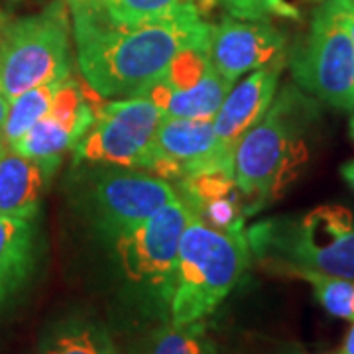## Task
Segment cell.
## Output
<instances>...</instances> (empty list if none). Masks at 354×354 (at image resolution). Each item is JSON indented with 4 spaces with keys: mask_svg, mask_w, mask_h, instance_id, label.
Here are the masks:
<instances>
[{
    "mask_svg": "<svg viewBox=\"0 0 354 354\" xmlns=\"http://www.w3.org/2000/svg\"><path fill=\"white\" fill-rule=\"evenodd\" d=\"M75 64L102 99L142 97L189 50L207 48L209 28L195 2H179L160 18L132 26L111 22L104 10L71 16Z\"/></svg>",
    "mask_w": 354,
    "mask_h": 354,
    "instance_id": "cell-1",
    "label": "cell"
},
{
    "mask_svg": "<svg viewBox=\"0 0 354 354\" xmlns=\"http://www.w3.org/2000/svg\"><path fill=\"white\" fill-rule=\"evenodd\" d=\"M319 106L295 85L281 88L264 116L239 142L232 174L246 215H256L283 195L311 158L309 136Z\"/></svg>",
    "mask_w": 354,
    "mask_h": 354,
    "instance_id": "cell-2",
    "label": "cell"
},
{
    "mask_svg": "<svg viewBox=\"0 0 354 354\" xmlns=\"http://www.w3.org/2000/svg\"><path fill=\"white\" fill-rule=\"evenodd\" d=\"M246 241L272 274L309 270L354 279V213L341 205L260 221L246 230Z\"/></svg>",
    "mask_w": 354,
    "mask_h": 354,
    "instance_id": "cell-3",
    "label": "cell"
},
{
    "mask_svg": "<svg viewBox=\"0 0 354 354\" xmlns=\"http://www.w3.org/2000/svg\"><path fill=\"white\" fill-rule=\"evenodd\" d=\"M248 258L246 232H223L189 213L177 248L167 321L183 325L213 315L241 281Z\"/></svg>",
    "mask_w": 354,
    "mask_h": 354,
    "instance_id": "cell-4",
    "label": "cell"
},
{
    "mask_svg": "<svg viewBox=\"0 0 354 354\" xmlns=\"http://www.w3.org/2000/svg\"><path fill=\"white\" fill-rule=\"evenodd\" d=\"M73 62V26L65 0H53L0 30V93L6 101L69 79Z\"/></svg>",
    "mask_w": 354,
    "mask_h": 354,
    "instance_id": "cell-5",
    "label": "cell"
},
{
    "mask_svg": "<svg viewBox=\"0 0 354 354\" xmlns=\"http://www.w3.org/2000/svg\"><path fill=\"white\" fill-rule=\"evenodd\" d=\"M189 221V209L177 197L142 225L116 236L113 244L118 272L134 295L150 309H164L174 286L177 248Z\"/></svg>",
    "mask_w": 354,
    "mask_h": 354,
    "instance_id": "cell-6",
    "label": "cell"
},
{
    "mask_svg": "<svg viewBox=\"0 0 354 354\" xmlns=\"http://www.w3.org/2000/svg\"><path fill=\"white\" fill-rule=\"evenodd\" d=\"M176 199V187L167 179L114 165H95L93 171L85 174L81 189V207L88 225L109 242Z\"/></svg>",
    "mask_w": 354,
    "mask_h": 354,
    "instance_id": "cell-7",
    "label": "cell"
},
{
    "mask_svg": "<svg viewBox=\"0 0 354 354\" xmlns=\"http://www.w3.org/2000/svg\"><path fill=\"white\" fill-rule=\"evenodd\" d=\"M290 69L301 91L335 109L354 111V44L327 2L291 51Z\"/></svg>",
    "mask_w": 354,
    "mask_h": 354,
    "instance_id": "cell-8",
    "label": "cell"
},
{
    "mask_svg": "<svg viewBox=\"0 0 354 354\" xmlns=\"http://www.w3.org/2000/svg\"><path fill=\"white\" fill-rule=\"evenodd\" d=\"M162 118V111L146 97L106 101L87 134L71 148L73 162L144 169Z\"/></svg>",
    "mask_w": 354,
    "mask_h": 354,
    "instance_id": "cell-9",
    "label": "cell"
},
{
    "mask_svg": "<svg viewBox=\"0 0 354 354\" xmlns=\"http://www.w3.org/2000/svg\"><path fill=\"white\" fill-rule=\"evenodd\" d=\"M142 171L179 181L211 171L232 174V165L218 150L213 120L164 116Z\"/></svg>",
    "mask_w": 354,
    "mask_h": 354,
    "instance_id": "cell-10",
    "label": "cell"
},
{
    "mask_svg": "<svg viewBox=\"0 0 354 354\" xmlns=\"http://www.w3.org/2000/svg\"><path fill=\"white\" fill-rule=\"evenodd\" d=\"M207 55L218 75L234 85L256 69L286 64L288 41L270 20L227 16L209 28Z\"/></svg>",
    "mask_w": 354,
    "mask_h": 354,
    "instance_id": "cell-11",
    "label": "cell"
},
{
    "mask_svg": "<svg viewBox=\"0 0 354 354\" xmlns=\"http://www.w3.org/2000/svg\"><path fill=\"white\" fill-rule=\"evenodd\" d=\"M232 85L218 75L209 62L207 48L185 51L169 73L142 97L162 111L164 116L213 120Z\"/></svg>",
    "mask_w": 354,
    "mask_h": 354,
    "instance_id": "cell-12",
    "label": "cell"
},
{
    "mask_svg": "<svg viewBox=\"0 0 354 354\" xmlns=\"http://www.w3.org/2000/svg\"><path fill=\"white\" fill-rule=\"evenodd\" d=\"M41 256L38 215H0V321L34 288Z\"/></svg>",
    "mask_w": 354,
    "mask_h": 354,
    "instance_id": "cell-13",
    "label": "cell"
},
{
    "mask_svg": "<svg viewBox=\"0 0 354 354\" xmlns=\"http://www.w3.org/2000/svg\"><path fill=\"white\" fill-rule=\"evenodd\" d=\"M97 113L75 79H67L55 95L50 113L26 132L12 146L28 158H55L71 150L93 127Z\"/></svg>",
    "mask_w": 354,
    "mask_h": 354,
    "instance_id": "cell-14",
    "label": "cell"
},
{
    "mask_svg": "<svg viewBox=\"0 0 354 354\" xmlns=\"http://www.w3.org/2000/svg\"><path fill=\"white\" fill-rule=\"evenodd\" d=\"M283 65L286 64L256 69L244 77L241 83H234L215 114L213 127L218 150L230 165H234V152L242 136L264 116L272 101L276 99Z\"/></svg>",
    "mask_w": 354,
    "mask_h": 354,
    "instance_id": "cell-15",
    "label": "cell"
},
{
    "mask_svg": "<svg viewBox=\"0 0 354 354\" xmlns=\"http://www.w3.org/2000/svg\"><path fill=\"white\" fill-rule=\"evenodd\" d=\"M177 197L209 227L223 232L244 234L246 205L236 187L234 174L211 171L201 176H191L177 181Z\"/></svg>",
    "mask_w": 354,
    "mask_h": 354,
    "instance_id": "cell-16",
    "label": "cell"
},
{
    "mask_svg": "<svg viewBox=\"0 0 354 354\" xmlns=\"http://www.w3.org/2000/svg\"><path fill=\"white\" fill-rule=\"evenodd\" d=\"M62 156L28 158L0 146V215H38Z\"/></svg>",
    "mask_w": 354,
    "mask_h": 354,
    "instance_id": "cell-17",
    "label": "cell"
},
{
    "mask_svg": "<svg viewBox=\"0 0 354 354\" xmlns=\"http://www.w3.org/2000/svg\"><path fill=\"white\" fill-rule=\"evenodd\" d=\"M30 354H116V348L101 321L71 313L50 323Z\"/></svg>",
    "mask_w": 354,
    "mask_h": 354,
    "instance_id": "cell-18",
    "label": "cell"
},
{
    "mask_svg": "<svg viewBox=\"0 0 354 354\" xmlns=\"http://www.w3.org/2000/svg\"><path fill=\"white\" fill-rule=\"evenodd\" d=\"M62 83L64 81L28 88L16 99L8 101V113H6L4 124H2V134H0V144L4 148L12 146L16 140L22 138L30 128L50 113Z\"/></svg>",
    "mask_w": 354,
    "mask_h": 354,
    "instance_id": "cell-19",
    "label": "cell"
},
{
    "mask_svg": "<svg viewBox=\"0 0 354 354\" xmlns=\"http://www.w3.org/2000/svg\"><path fill=\"white\" fill-rule=\"evenodd\" d=\"M144 354H215L205 321L176 325L165 321L153 330Z\"/></svg>",
    "mask_w": 354,
    "mask_h": 354,
    "instance_id": "cell-20",
    "label": "cell"
},
{
    "mask_svg": "<svg viewBox=\"0 0 354 354\" xmlns=\"http://www.w3.org/2000/svg\"><path fill=\"white\" fill-rule=\"evenodd\" d=\"M290 278H297L307 281L315 293L319 305L329 315L342 319V321H354V279L319 274L309 270L291 272Z\"/></svg>",
    "mask_w": 354,
    "mask_h": 354,
    "instance_id": "cell-21",
    "label": "cell"
},
{
    "mask_svg": "<svg viewBox=\"0 0 354 354\" xmlns=\"http://www.w3.org/2000/svg\"><path fill=\"white\" fill-rule=\"evenodd\" d=\"M179 2L181 0H106L104 16L114 24H142L174 10Z\"/></svg>",
    "mask_w": 354,
    "mask_h": 354,
    "instance_id": "cell-22",
    "label": "cell"
},
{
    "mask_svg": "<svg viewBox=\"0 0 354 354\" xmlns=\"http://www.w3.org/2000/svg\"><path fill=\"white\" fill-rule=\"evenodd\" d=\"M221 4L228 16L239 20H270V18H288L299 20V10L288 0H213Z\"/></svg>",
    "mask_w": 354,
    "mask_h": 354,
    "instance_id": "cell-23",
    "label": "cell"
},
{
    "mask_svg": "<svg viewBox=\"0 0 354 354\" xmlns=\"http://www.w3.org/2000/svg\"><path fill=\"white\" fill-rule=\"evenodd\" d=\"M325 2L354 44V0H325Z\"/></svg>",
    "mask_w": 354,
    "mask_h": 354,
    "instance_id": "cell-24",
    "label": "cell"
},
{
    "mask_svg": "<svg viewBox=\"0 0 354 354\" xmlns=\"http://www.w3.org/2000/svg\"><path fill=\"white\" fill-rule=\"evenodd\" d=\"M69 14L77 16V14H97L104 10L106 0H65Z\"/></svg>",
    "mask_w": 354,
    "mask_h": 354,
    "instance_id": "cell-25",
    "label": "cell"
},
{
    "mask_svg": "<svg viewBox=\"0 0 354 354\" xmlns=\"http://www.w3.org/2000/svg\"><path fill=\"white\" fill-rule=\"evenodd\" d=\"M329 354H354V321L353 325H351V329L346 330V335H344L341 344Z\"/></svg>",
    "mask_w": 354,
    "mask_h": 354,
    "instance_id": "cell-26",
    "label": "cell"
},
{
    "mask_svg": "<svg viewBox=\"0 0 354 354\" xmlns=\"http://www.w3.org/2000/svg\"><path fill=\"white\" fill-rule=\"evenodd\" d=\"M341 174L342 177H344V181H346V183H348V185L354 189V160L353 162H348V164L342 165Z\"/></svg>",
    "mask_w": 354,
    "mask_h": 354,
    "instance_id": "cell-27",
    "label": "cell"
},
{
    "mask_svg": "<svg viewBox=\"0 0 354 354\" xmlns=\"http://www.w3.org/2000/svg\"><path fill=\"white\" fill-rule=\"evenodd\" d=\"M6 113H8V101L2 97L0 93V134H2V124H4V118H6ZM2 146V144H0Z\"/></svg>",
    "mask_w": 354,
    "mask_h": 354,
    "instance_id": "cell-28",
    "label": "cell"
},
{
    "mask_svg": "<svg viewBox=\"0 0 354 354\" xmlns=\"http://www.w3.org/2000/svg\"><path fill=\"white\" fill-rule=\"evenodd\" d=\"M4 24H6V16L0 12V30H2V26H4Z\"/></svg>",
    "mask_w": 354,
    "mask_h": 354,
    "instance_id": "cell-29",
    "label": "cell"
},
{
    "mask_svg": "<svg viewBox=\"0 0 354 354\" xmlns=\"http://www.w3.org/2000/svg\"><path fill=\"white\" fill-rule=\"evenodd\" d=\"M351 136H353V138H354V116H353V118H351Z\"/></svg>",
    "mask_w": 354,
    "mask_h": 354,
    "instance_id": "cell-30",
    "label": "cell"
}]
</instances>
